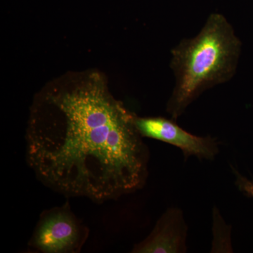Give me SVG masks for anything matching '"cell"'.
<instances>
[{"mask_svg": "<svg viewBox=\"0 0 253 253\" xmlns=\"http://www.w3.org/2000/svg\"><path fill=\"white\" fill-rule=\"evenodd\" d=\"M89 234L87 226L76 217L66 201L41 213L28 249L41 253H78Z\"/></svg>", "mask_w": 253, "mask_h": 253, "instance_id": "3", "label": "cell"}, {"mask_svg": "<svg viewBox=\"0 0 253 253\" xmlns=\"http://www.w3.org/2000/svg\"><path fill=\"white\" fill-rule=\"evenodd\" d=\"M241 43L223 15L212 14L195 38L184 40L172 51L175 86L167 112L176 121L203 91L234 76Z\"/></svg>", "mask_w": 253, "mask_h": 253, "instance_id": "2", "label": "cell"}, {"mask_svg": "<svg viewBox=\"0 0 253 253\" xmlns=\"http://www.w3.org/2000/svg\"><path fill=\"white\" fill-rule=\"evenodd\" d=\"M187 231L183 211L169 208L158 219L151 234L136 244L131 253H186Z\"/></svg>", "mask_w": 253, "mask_h": 253, "instance_id": "5", "label": "cell"}, {"mask_svg": "<svg viewBox=\"0 0 253 253\" xmlns=\"http://www.w3.org/2000/svg\"><path fill=\"white\" fill-rule=\"evenodd\" d=\"M135 125L143 137L175 146L182 151L186 159L194 156L199 160L212 161L219 154L216 138L194 135L178 126L174 120L136 116Z\"/></svg>", "mask_w": 253, "mask_h": 253, "instance_id": "4", "label": "cell"}, {"mask_svg": "<svg viewBox=\"0 0 253 253\" xmlns=\"http://www.w3.org/2000/svg\"><path fill=\"white\" fill-rule=\"evenodd\" d=\"M136 114L111 94L97 71L66 75L33 99L26 159L43 185L97 204L142 189L150 151Z\"/></svg>", "mask_w": 253, "mask_h": 253, "instance_id": "1", "label": "cell"}, {"mask_svg": "<svg viewBox=\"0 0 253 253\" xmlns=\"http://www.w3.org/2000/svg\"><path fill=\"white\" fill-rule=\"evenodd\" d=\"M232 170L236 175V185L241 191L253 198V181L241 175L234 168Z\"/></svg>", "mask_w": 253, "mask_h": 253, "instance_id": "6", "label": "cell"}]
</instances>
